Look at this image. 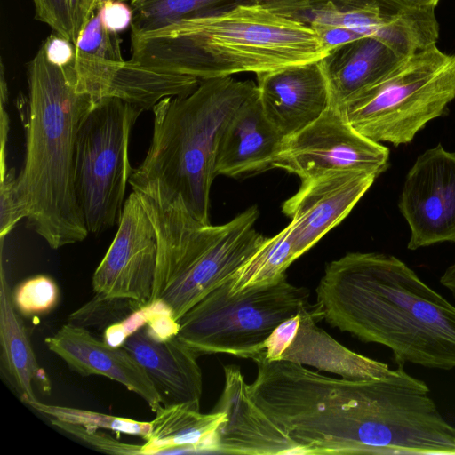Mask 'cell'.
I'll use <instances>...</instances> for the list:
<instances>
[{"label": "cell", "instance_id": "obj_11", "mask_svg": "<svg viewBox=\"0 0 455 455\" xmlns=\"http://www.w3.org/2000/svg\"><path fill=\"white\" fill-rule=\"evenodd\" d=\"M157 237L140 195L125 200L116 234L92 275L95 294L149 305L154 293Z\"/></svg>", "mask_w": 455, "mask_h": 455}, {"label": "cell", "instance_id": "obj_4", "mask_svg": "<svg viewBox=\"0 0 455 455\" xmlns=\"http://www.w3.org/2000/svg\"><path fill=\"white\" fill-rule=\"evenodd\" d=\"M26 152L14 189L28 226L52 249L89 232L75 190L79 126L95 102L77 87L73 65L55 66L42 46L28 64Z\"/></svg>", "mask_w": 455, "mask_h": 455}, {"label": "cell", "instance_id": "obj_26", "mask_svg": "<svg viewBox=\"0 0 455 455\" xmlns=\"http://www.w3.org/2000/svg\"><path fill=\"white\" fill-rule=\"evenodd\" d=\"M50 419H55L92 429H107L116 433L139 436L145 441L151 430V422L116 417L84 409L47 404L38 400L29 405Z\"/></svg>", "mask_w": 455, "mask_h": 455}, {"label": "cell", "instance_id": "obj_39", "mask_svg": "<svg viewBox=\"0 0 455 455\" xmlns=\"http://www.w3.org/2000/svg\"><path fill=\"white\" fill-rule=\"evenodd\" d=\"M413 4L425 7H434L437 5L440 0H406Z\"/></svg>", "mask_w": 455, "mask_h": 455}, {"label": "cell", "instance_id": "obj_16", "mask_svg": "<svg viewBox=\"0 0 455 455\" xmlns=\"http://www.w3.org/2000/svg\"><path fill=\"white\" fill-rule=\"evenodd\" d=\"M44 342L68 368L84 377L101 375L124 385L140 395L156 412L161 397L145 371L123 347L96 339L83 327L67 323Z\"/></svg>", "mask_w": 455, "mask_h": 455}, {"label": "cell", "instance_id": "obj_3", "mask_svg": "<svg viewBox=\"0 0 455 455\" xmlns=\"http://www.w3.org/2000/svg\"><path fill=\"white\" fill-rule=\"evenodd\" d=\"M131 60L201 80L320 60L330 51L299 19L242 3L131 35Z\"/></svg>", "mask_w": 455, "mask_h": 455}, {"label": "cell", "instance_id": "obj_19", "mask_svg": "<svg viewBox=\"0 0 455 455\" xmlns=\"http://www.w3.org/2000/svg\"><path fill=\"white\" fill-rule=\"evenodd\" d=\"M321 320H324L321 306L302 314L298 331L280 360L309 364L348 379H404L410 376L403 365L393 370L385 363L343 347L317 327Z\"/></svg>", "mask_w": 455, "mask_h": 455}, {"label": "cell", "instance_id": "obj_25", "mask_svg": "<svg viewBox=\"0 0 455 455\" xmlns=\"http://www.w3.org/2000/svg\"><path fill=\"white\" fill-rule=\"evenodd\" d=\"M251 0H130L131 35L162 28L182 19L229 8Z\"/></svg>", "mask_w": 455, "mask_h": 455}, {"label": "cell", "instance_id": "obj_36", "mask_svg": "<svg viewBox=\"0 0 455 455\" xmlns=\"http://www.w3.org/2000/svg\"><path fill=\"white\" fill-rule=\"evenodd\" d=\"M251 2L291 17L309 9L313 4V0H251Z\"/></svg>", "mask_w": 455, "mask_h": 455}, {"label": "cell", "instance_id": "obj_9", "mask_svg": "<svg viewBox=\"0 0 455 455\" xmlns=\"http://www.w3.org/2000/svg\"><path fill=\"white\" fill-rule=\"evenodd\" d=\"M140 108L116 98L97 101L78 129L75 190L89 233L118 224L133 168L129 160L132 129Z\"/></svg>", "mask_w": 455, "mask_h": 455}, {"label": "cell", "instance_id": "obj_29", "mask_svg": "<svg viewBox=\"0 0 455 455\" xmlns=\"http://www.w3.org/2000/svg\"><path fill=\"white\" fill-rule=\"evenodd\" d=\"M50 421L53 426L82 440L97 451L118 455L145 454L143 444H133L118 441L111 435L100 431V429L87 428L55 419H50Z\"/></svg>", "mask_w": 455, "mask_h": 455}, {"label": "cell", "instance_id": "obj_31", "mask_svg": "<svg viewBox=\"0 0 455 455\" xmlns=\"http://www.w3.org/2000/svg\"><path fill=\"white\" fill-rule=\"evenodd\" d=\"M33 3L36 20L72 42V22L67 0H33Z\"/></svg>", "mask_w": 455, "mask_h": 455}, {"label": "cell", "instance_id": "obj_38", "mask_svg": "<svg viewBox=\"0 0 455 455\" xmlns=\"http://www.w3.org/2000/svg\"><path fill=\"white\" fill-rule=\"evenodd\" d=\"M440 283L443 287L448 289L453 298H455V259L442 275Z\"/></svg>", "mask_w": 455, "mask_h": 455}, {"label": "cell", "instance_id": "obj_30", "mask_svg": "<svg viewBox=\"0 0 455 455\" xmlns=\"http://www.w3.org/2000/svg\"><path fill=\"white\" fill-rule=\"evenodd\" d=\"M16 175L13 168L1 171L0 186V235L2 241L24 219L20 209L15 189Z\"/></svg>", "mask_w": 455, "mask_h": 455}, {"label": "cell", "instance_id": "obj_28", "mask_svg": "<svg viewBox=\"0 0 455 455\" xmlns=\"http://www.w3.org/2000/svg\"><path fill=\"white\" fill-rule=\"evenodd\" d=\"M15 308L26 316L50 312L59 299V289L49 276L39 275L20 283L12 295Z\"/></svg>", "mask_w": 455, "mask_h": 455}, {"label": "cell", "instance_id": "obj_13", "mask_svg": "<svg viewBox=\"0 0 455 455\" xmlns=\"http://www.w3.org/2000/svg\"><path fill=\"white\" fill-rule=\"evenodd\" d=\"M378 176L365 171H339L301 180L282 206L296 256L299 258L339 224Z\"/></svg>", "mask_w": 455, "mask_h": 455}, {"label": "cell", "instance_id": "obj_24", "mask_svg": "<svg viewBox=\"0 0 455 455\" xmlns=\"http://www.w3.org/2000/svg\"><path fill=\"white\" fill-rule=\"evenodd\" d=\"M298 259L287 226L272 237H266L255 252L230 280V293L275 283L286 275V270Z\"/></svg>", "mask_w": 455, "mask_h": 455}, {"label": "cell", "instance_id": "obj_34", "mask_svg": "<svg viewBox=\"0 0 455 455\" xmlns=\"http://www.w3.org/2000/svg\"><path fill=\"white\" fill-rule=\"evenodd\" d=\"M310 26L329 51L363 37V36L344 27L322 24H311Z\"/></svg>", "mask_w": 455, "mask_h": 455}, {"label": "cell", "instance_id": "obj_12", "mask_svg": "<svg viewBox=\"0 0 455 455\" xmlns=\"http://www.w3.org/2000/svg\"><path fill=\"white\" fill-rule=\"evenodd\" d=\"M398 208L410 228L409 250L455 243V152H423L405 177Z\"/></svg>", "mask_w": 455, "mask_h": 455}, {"label": "cell", "instance_id": "obj_33", "mask_svg": "<svg viewBox=\"0 0 455 455\" xmlns=\"http://www.w3.org/2000/svg\"><path fill=\"white\" fill-rule=\"evenodd\" d=\"M45 58L58 67H67L75 63L76 45L68 39L51 35L42 44Z\"/></svg>", "mask_w": 455, "mask_h": 455}, {"label": "cell", "instance_id": "obj_10", "mask_svg": "<svg viewBox=\"0 0 455 455\" xmlns=\"http://www.w3.org/2000/svg\"><path fill=\"white\" fill-rule=\"evenodd\" d=\"M389 149L358 132L336 107L286 137L274 168L301 180L339 171H365L379 176L388 167Z\"/></svg>", "mask_w": 455, "mask_h": 455}, {"label": "cell", "instance_id": "obj_40", "mask_svg": "<svg viewBox=\"0 0 455 455\" xmlns=\"http://www.w3.org/2000/svg\"><path fill=\"white\" fill-rule=\"evenodd\" d=\"M108 0H95V4H94V10L96 11L97 9L100 8V6L101 4H103L105 2H107Z\"/></svg>", "mask_w": 455, "mask_h": 455}, {"label": "cell", "instance_id": "obj_32", "mask_svg": "<svg viewBox=\"0 0 455 455\" xmlns=\"http://www.w3.org/2000/svg\"><path fill=\"white\" fill-rule=\"evenodd\" d=\"M97 10L103 26L108 31L118 33L131 27L132 10L121 0H108Z\"/></svg>", "mask_w": 455, "mask_h": 455}, {"label": "cell", "instance_id": "obj_27", "mask_svg": "<svg viewBox=\"0 0 455 455\" xmlns=\"http://www.w3.org/2000/svg\"><path fill=\"white\" fill-rule=\"evenodd\" d=\"M144 306L129 299L95 294L92 299L70 314L68 323L87 330L104 331L114 323L123 322Z\"/></svg>", "mask_w": 455, "mask_h": 455}, {"label": "cell", "instance_id": "obj_5", "mask_svg": "<svg viewBox=\"0 0 455 455\" xmlns=\"http://www.w3.org/2000/svg\"><path fill=\"white\" fill-rule=\"evenodd\" d=\"M258 91L251 80H201L184 96L166 97L152 108L153 133L142 163L132 170V190L154 187L180 198L197 220L209 224L210 191L221 135L238 108Z\"/></svg>", "mask_w": 455, "mask_h": 455}, {"label": "cell", "instance_id": "obj_22", "mask_svg": "<svg viewBox=\"0 0 455 455\" xmlns=\"http://www.w3.org/2000/svg\"><path fill=\"white\" fill-rule=\"evenodd\" d=\"M156 414L145 455L214 451L216 431L227 420L222 411L202 413L187 403L162 406Z\"/></svg>", "mask_w": 455, "mask_h": 455}, {"label": "cell", "instance_id": "obj_17", "mask_svg": "<svg viewBox=\"0 0 455 455\" xmlns=\"http://www.w3.org/2000/svg\"><path fill=\"white\" fill-rule=\"evenodd\" d=\"M123 347L145 371L163 406L187 403L200 410L203 377L198 355L177 335L162 341L142 327Z\"/></svg>", "mask_w": 455, "mask_h": 455}, {"label": "cell", "instance_id": "obj_2", "mask_svg": "<svg viewBox=\"0 0 455 455\" xmlns=\"http://www.w3.org/2000/svg\"><path fill=\"white\" fill-rule=\"evenodd\" d=\"M315 292L328 323L387 347L399 365L455 368V306L395 256L347 253L326 265Z\"/></svg>", "mask_w": 455, "mask_h": 455}, {"label": "cell", "instance_id": "obj_35", "mask_svg": "<svg viewBox=\"0 0 455 455\" xmlns=\"http://www.w3.org/2000/svg\"><path fill=\"white\" fill-rule=\"evenodd\" d=\"M67 2L72 22V42L76 44L84 27L95 12V0H67Z\"/></svg>", "mask_w": 455, "mask_h": 455}, {"label": "cell", "instance_id": "obj_7", "mask_svg": "<svg viewBox=\"0 0 455 455\" xmlns=\"http://www.w3.org/2000/svg\"><path fill=\"white\" fill-rule=\"evenodd\" d=\"M454 99L455 53L433 44L404 58L339 109L363 136L397 147L410 143Z\"/></svg>", "mask_w": 455, "mask_h": 455}, {"label": "cell", "instance_id": "obj_21", "mask_svg": "<svg viewBox=\"0 0 455 455\" xmlns=\"http://www.w3.org/2000/svg\"><path fill=\"white\" fill-rule=\"evenodd\" d=\"M338 7L362 5L366 9L369 36L378 38L405 58L436 44L439 24L434 7L406 0H331Z\"/></svg>", "mask_w": 455, "mask_h": 455}, {"label": "cell", "instance_id": "obj_18", "mask_svg": "<svg viewBox=\"0 0 455 455\" xmlns=\"http://www.w3.org/2000/svg\"><path fill=\"white\" fill-rule=\"evenodd\" d=\"M284 139L266 117L257 91L238 108L221 135L216 174L238 177L274 168Z\"/></svg>", "mask_w": 455, "mask_h": 455}, {"label": "cell", "instance_id": "obj_15", "mask_svg": "<svg viewBox=\"0 0 455 455\" xmlns=\"http://www.w3.org/2000/svg\"><path fill=\"white\" fill-rule=\"evenodd\" d=\"M224 387L212 409L227 415L216 431L214 451L228 454H305L252 402L249 384L236 365L224 366Z\"/></svg>", "mask_w": 455, "mask_h": 455}, {"label": "cell", "instance_id": "obj_1", "mask_svg": "<svg viewBox=\"0 0 455 455\" xmlns=\"http://www.w3.org/2000/svg\"><path fill=\"white\" fill-rule=\"evenodd\" d=\"M252 360L251 399L305 454L455 455V427L423 380L335 379L287 360Z\"/></svg>", "mask_w": 455, "mask_h": 455}, {"label": "cell", "instance_id": "obj_8", "mask_svg": "<svg viewBox=\"0 0 455 455\" xmlns=\"http://www.w3.org/2000/svg\"><path fill=\"white\" fill-rule=\"evenodd\" d=\"M230 281L212 291L179 320L177 336L197 355L228 354L252 359L283 322L316 309L310 291L283 276L230 293Z\"/></svg>", "mask_w": 455, "mask_h": 455}, {"label": "cell", "instance_id": "obj_37", "mask_svg": "<svg viewBox=\"0 0 455 455\" xmlns=\"http://www.w3.org/2000/svg\"><path fill=\"white\" fill-rule=\"evenodd\" d=\"M130 336L131 333L124 323V320L123 322L114 323L103 331V341L115 347H123Z\"/></svg>", "mask_w": 455, "mask_h": 455}, {"label": "cell", "instance_id": "obj_23", "mask_svg": "<svg viewBox=\"0 0 455 455\" xmlns=\"http://www.w3.org/2000/svg\"><path fill=\"white\" fill-rule=\"evenodd\" d=\"M0 345L2 375L20 400L30 405L37 401L32 384L44 375L26 327L15 310L3 265L0 271Z\"/></svg>", "mask_w": 455, "mask_h": 455}, {"label": "cell", "instance_id": "obj_6", "mask_svg": "<svg viewBox=\"0 0 455 455\" xmlns=\"http://www.w3.org/2000/svg\"><path fill=\"white\" fill-rule=\"evenodd\" d=\"M136 192L157 237L150 303L162 301L176 321L212 291L230 281L266 238L254 228L259 213L256 206L225 224L213 226L195 219L179 197L169 199L153 187Z\"/></svg>", "mask_w": 455, "mask_h": 455}, {"label": "cell", "instance_id": "obj_14", "mask_svg": "<svg viewBox=\"0 0 455 455\" xmlns=\"http://www.w3.org/2000/svg\"><path fill=\"white\" fill-rule=\"evenodd\" d=\"M256 84L266 117L285 138L311 124L331 106L321 60L257 74Z\"/></svg>", "mask_w": 455, "mask_h": 455}, {"label": "cell", "instance_id": "obj_20", "mask_svg": "<svg viewBox=\"0 0 455 455\" xmlns=\"http://www.w3.org/2000/svg\"><path fill=\"white\" fill-rule=\"evenodd\" d=\"M403 59L372 36H363L332 49L321 60L331 105L339 108L383 79Z\"/></svg>", "mask_w": 455, "mask_h": 455}]
</instances>
